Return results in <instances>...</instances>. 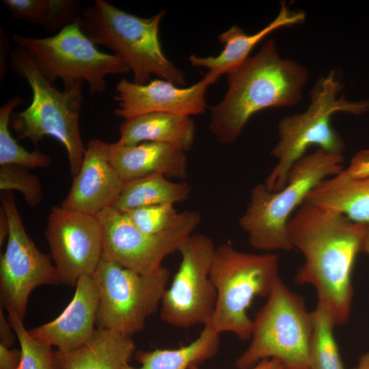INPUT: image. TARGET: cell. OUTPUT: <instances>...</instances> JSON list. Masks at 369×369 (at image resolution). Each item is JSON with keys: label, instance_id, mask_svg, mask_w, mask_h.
Returning <instances> with one entry per match:
<instances>
[{"label": "cell", "instance_id": "2e32d148", "mask_svg": "<svg viewBox=\"0 0 369 369\" xmlns=\"http://www.w3.org/2000/svg\"><path fill=\"white\" fill-rule=\"evenodd\" d=\"M125 184L109 163L107 142L92 139L87 144L80 170L60 206L96 216L113 206Z\"/></svg>", "mask_w": 369, "mask_h": 369}, {"label": "cell", "instance_id": "484cf974", "mask_svg": "<svg viewBox=\"0 0 369 369\" xmlns=\"http://www.w3.org/2000/svg\"><path fill=\"white\" fill-rule=\"evenodd\" d=\"M312 335L310 346L311 369H344L333 329L336 325L329 311L317 303L311 312Z\"/></svg>", "mask_w": 369, "mask_h": 369}, {"label": "cell", "instance_id": "e0dca14e", "mask_svg": "<svg viewBox=\"0 0 369 369\" xmlns=\"http://www.w3.org/2000/svg\"><path fill=\"white\" fill-rule=\"evenodd\" d=\"M70 303L56 318L29 330L31 336L67 353L83 346L96 328L100 295L94 274L77 281Z\"/></svg>", "mask_w": 369, "mask_h": 369}, {"label": "cell", "instance_id": "9a60e30c", "mask_svg": "<svg viewBox=\"0 0 369 369\" xmlns=\"http://www.w3.org/2000/svg\"><path fill=\"white\" fill-rule=\"evenodd\" d=\"M219 77L208 72L198 82L182 87L161 79L139 85L121 79L116 84L114 113L124 120L150 113L191 116L202 114L207 107L206 92Z\"/></svg>", "mask_w": 369, "mask_h": 369}, {"label": "cell", "instance_id": "7a4b0ae2", "mask_svg": "<svg viewBox=\"0 0 369 369\" xmlns=\"http://www.w3.org/2000/svg\"><path fill=\"white\" fill-rule=\"evenodd\" d=\"M308 79L305 66L282 58L275 42L266 40L254 55L227 74L223 98L210 107L209 131L219 143L233 144L256 113L299 102Z\"/></svg>", "mask_w": 369, "mask_h": 369}, {"label": "cell", "instance_id": "f1b7e54d", "mask_svg": "<svg viewBox=\"0 0 369 369\" xmlns=\"http://www.w3.org/2000/svg\"><path fill=\"white\" fill-rule=\"evenodd\" d=\"M0 189L20 192L25 202L31 208L43 200L42 187L38 178L28 168L18 165H0Z\"/></svg>", "mask_w": 369, "mask_h": 369}, {"label": "cell", "instance_id": "277c9868", "mask_svg": "<svg viewBox=\"0 0 369 369\" xmlns=\"http://www.w3.org/2000/svg\"><path fill=\"white\" fill-rule=\"evenodd\" d=\"M8 64L14 74L28 82L33 94L30 105L11 116V126L18 139H29L34 145L46 136L57 139L66 150L70 173L75 177L85 150L79 126L83 81L63 92L58 91L19 46L11 51Z\"/></svg>", "mask_w": 369, "mask_h": 369}, {"label": "cell", "instance_id": "6da1fadb", "mask_svg": "<svg viewBox=\"0 0 369 369\" xmlns=\"http://www.w3.org/2000/svg\"><path fill=\"white\" fill-rule=\"evenodd\" d=\"M366 227V223L353 221L336 210L307 202L288 222L290 242L305 260L294 281L314 286L317 303L329 311L336 325L345 324L350 316L352 271Z\"/></svg>", "mask_w": 369, "mask_h": 369}, {"label": "cell", "instance_id": "d590c367", "mask_svg": "<svg viewBox=\"0 0 369 369\" xmlns=\"http://www.w3.org/2000/svg\"><path fill=\"white\" fill-rule=\"evenodd\" d=\"M10 230V222L7 214L1 205L0 206V247L3 245L4 241L8 238Z\"/></svg>", "mask_w": 369, "mask_h": 369}, {"label": "cell", "instance_id": "d6986e66", "mask_svg": "<svg viewBox=\"0 0 369 369\" xmlns=\"http://www.w3.org/2000/svg\"><path fill=\"white\" fill-rule=\"evenodd\" d=\"M305 19L304 12L291 11L285 2H282L277 16L258 32L247 34L241 27L232 25L217 37L224 44L219 55L200 57L193 54L189 57V62L193 66L208 68V72L219 78L240 67L253 49L267 35L283 27L300 25Z\"/></svg>", "mask_w": 369, "mask_h": 369}, {"label": "cell", "instance_id": "5bb4252c", "mask_svg": "<svg viewBox=\"0 0 369 369\" xmlns=\"http://www.w3.org/2000/svg\"><path fill=\"white\" fill-rule=\"evenodd\" d=\"M45 237L61 284L76 286L85 275H93L102 254V230L94 215L52 208Z\"/></svg>", "mask_w": 369, "mask_h": 369}, {"label": "cell", "instance_id": "ac0fdd59", "mask_svg": "<svg viewBox=\"0 0 369 369\" xmlns=\"http://www.w3.org/2000/svg\"><path fill=\"white\" fill-rule=\"evenodd\" d=\"M109 163L125 182L154 174L184 180L187 177V158L184 151L175 146L156 142L135 145L107 143Z\"/></svg>", "mask_w": 369, "mask_h": 369}, {"label": "cell", "instance_id": "74e56055", "mask_svg": "<svg viewBox=\"0 0 369 369\" xmlns=\"http://www.w3.org/2000/svg\"><path fill=\"white\" fill-rule=\"evenodd\" d=\"M351 369H369V351L363 354L355 367Z\"/></svg>", "mask_w": 369, "mask_h": 369}, {"label": "cell", "instance_id": "5b68a950", "mask_svg": "<svg viewBox=\"0 0 369 369\" xmlns=\"http://www.w3.org/2000/svg\"><path fill=\"white\" fill-rule=\"evenodd\" d=\"M343 161L342 154L318 148L294 165L282 189L271 192L264 183L254 187L238 221L250 245L267 252L293 250L287 233L290 218L320 182L343 170Z\"/></svg>", "mask_w": 369, "mask_h": 369}, {"label": "cell", "instance_id": "f546056e", "mask_svg": "<svg viewBox=\"0 0 369 369\" xmlns=\"http://www.w3.org/2000/svg\"><path fill=\"white\" fill-rule=\"evenodd\" d=\"M174 204L141 207L124 213L141 232L154 234L166 230L175 220L178 212Z\"/></svg>", "mask_w": 369, "mask_h": 369}, {"label": "cell", "instance_id": "9c48e42d", "mask_svg": "<svg viewBox=\"0 0 369 369\" xmlns=\"http://www.w3.org/2000/svg\"><path fill=\"white\" fill-rule=\"evenodd\" d=\"M12 38L54 87L57 79L62 80L65 90L79 81H85L89 94L92 96L105 92L106 76L131 72L119 57L99 51L78 23L67 25L47 38H34L18 33Z\"/></svg>", "mask_w": 369, "mask_h": 369}, {"label": "cell", "instance_id": "ba28073f", "mask_svg": "<svg viewBox=\"0 0 369 369\" xmlns=\"http://www.w3.org/2000/svg\"><path fill=\"white\" fill-rule=\"evenodd\" d=\"M312 328L303 298L279 277L253 320L250 344L236 359V368L249 369L262 360L276 359L286 369H311Z\"/></svg>", "mask_w": 369, "mask_h": 369}, {"label": "cell", "instance_id": "44dd1931", "mask_svg": "<svg viewBox=\"0 0 369 369\" xmlns=\"http://www.w3.org/2000/svg\"><path fill=\"white\" fill-rule=\"evenodd\" d=\"M135 346L131 337L101 328L81 347L55 351L59 369H122L128 364Z\"/></svg>", "mask_w": 369, "mask_h": 369}, {"label": "cell", "instance_id": "1f68e13d", "mask_svg": "<svg viewBox=\"0 0 369 369\" xmlns=\"http://www.w3.org/2000/svg\"><path fill=\"white\" fill-rule=\"evenodd\" d=\"M20 361V348L10 349L0 344V369H19Z\"/></svg>", "mask_w": 369, "mask_h": 369}, {"label": "cell", "instance_id": "8fae6325", "mask_svg": "<svg viewBox=\"0 0 369 369\" xmlns=\"http://www.w3.org/2000/svg\"><path fill=\"white\" fill-rule=\"evenodd\" d=\"M96 217L102 230V256L145 275L156 271L167 256L178 251L202 219L197 211L183 210L166 230L150 234L139 230L112 206Z\"/></svg>", "mask_w": 369, "mask_h": 369}, {"label": "cell", "instance_id": "ffe728a7", "mask_svg": "<svg viewBox=\"0 0 369 369\" xmlns=\"http://www.w3.org/2000/svg\"><path fill=\"white\" fill-rule=\"evenodd\" d=\"M121 145L156 142L189 151L195 137V124L189 116L150 113L124 120L119 128Z\"/></svg>", "mask_w": 369, "mask_h": 369}, {"label": "cell", "instance_id": "7c38bea8", "mask_svg": "<svg viewBox=\"0 0 369 369\" xmlns=\"http://www.w3.org/2000/svg\"><path fill=\"white\" fill-rule=\"evenodd\" d=\"M215 249L211 238L195 232L181 245L178 269L161 302L163 322L184 329L209 322L217 300L210 277Z\"/></svg>", "mask_w": 369, "mask_h": 369}, {"label": "cell", "instance_id": "d6a6232c", "mask_svg": "<svg viewBox=\"0 0 369 369\" xmlns=\"http://www.w3.org/2000/svg\"><path fill=\"white\" fill-rule=\"evenodd\" d=\"M17 336L12 328L8 318H6L2 309L0 310V344L10 348L14 343Z\"/></svg>", "mask_w": 369, "mask_h": 369}, {"label": "cell", "instance_id": "cb8c5ba5", "mask_svg": "<svg viewBox=\"0 0 369 369\" xmlns=\"http://www.w3.org/2000/svg\"><path fill=\"white\" fill-rule=\"evenodd\" d=\"M198 337L188 345L178 348L139 351L136 360L139 368L126 364L122 369H189L192 364H200L216 355L219 347V334L208 324Z\"/></svg>", "mask_w": 369, "mask_h": 369}, {"label": "cell", "instance_id": "7402d4cb", "mask_svg": "<svg viewBox=\"0 0 369 369\" xmlns=\"http://www.w3.org/2000/svg\"><path fill=\"white\" fill-rule=\"evenodd\" d=\"M304 202L336 210L355 222L369 223V177H353L343 169L320 182Z\"/></svg>", "mask_w": 369, "mask_h": 369}, {"label": "cell", "instance_id": "603a6c76", "mask_svg": "<svg viewBox=\"0 0 369 369\" xmlns=\"http://www.w3.org/2000/svg\"><path fill=\"white\" fill-rule=\"evenodd\" d=\"M191 193L187 182H172L154 174L126 182L112 207L125 213L134 209L160 204H174L187 200Z\"/></svg>", "mask_w": 369, "mask_h": 369}, {"label": "cell", "instance_id": "4316f807", "mask_svg": "<svg viewBox=\"0 0 369 369\" xmlns=\"http://www.w3.org/2000/svg\"><path fill=\"white\" fill-rule=\"evenodd\" d=\"M23 102L18 96H12L0 108V165H12L30 168H46L51 159L38 148L29 152L19 145L9 130L14 109Z\"/></svg>", "mask_w": 369, "mask_h": 369}, {"label": "cell", "instance_id": "836d02e7", "mask_svg": "<svg viewBox=\"0 0 369 369\" xmlns=\"http://www.w3.org/2000/svg\"><path fill=\"white\" fill-rule=\"evenodd\" d=\"M11 51H10L9 41L7 37L6 33H5L3 29H2V25H1V60H0V75L1 81L4 79L6 71V55H10Z\"/></svg>", "mask_w": 369, "mask_h": 369}, {"label": "cell", "instance_id": "30bf717a", "mask_svg": "<svg viewBox=\"0 0 369 369\" xmlns=\"http://www.w3.org/2000/svg\"><path fill=\"white\" fill-rule=\"evenodd\" d=\"M94 277L100 295L97 327L131 337L161 305L170 272L162 266L141 274L102 256Z\"/></svg>", "mask_w": 369, "mask_h": 369}, {"label": "cell", "instance_id": "e575fe53", "mask_svg": "<svg viewBox=\"0 0 369 369\" xmlns=\"http://www.w3.org/2000/svg\"><path fill=\"white\" fill-rule=\"evenodd\" d=\"M189 369H200L198 365L192 364ZM249 369H286L281 361L276 359H266L260 361Z\"/></svg>", "mask_w": 369, "mask_h": 369}, {"label": "cell", "instance_id": "4dcf8cb0", "mask_svg": "<svg viewBox=\"0 0 369 369\" xmlns=\"http://www.w3.org/2000/svg\"><path fill=\"white\" fill-rule=\"evenodd\" d=\"M344 170L353 177H369V150L357 152L352 159L348 167Z\"/></svg>", "mask_w": 369, "mask_h": 369}, {"label": "cell", "instance_id": "83f0119b", "mask_svg": "<svg viewBox=\"0 0 369 369\" xmlns=\"http://www.w3.org/2000/svg\"><path fill=\"white\" fill-rule=\"evenodd\" d=\"M8 312V320L20 344L21 361L19 369H59L55 351L49 344L31 336L22 319L13 312Z\"/></svg>", "mask_w": 369, "mask_h": 369}, {"label": "cell", "instance_id": "3957f363", "mask_svg": "<svg viewBox=\"0 0 369 369\" xmlns=\"http://www.w3.org/2000/svg\"><path fill=\"white\" fill-rule=\"evenodd\" d=\"M165 14L161 10L141 18L106 1L95 0L81 10L78 23L94 44L110 49L128 66L135 83L146 84L155 75L182 87L184 74L165 56L159 40V25Z\"/></svg>", "mask_w": 369, "mask_h": 369}, {"label": "cell", "instance_id": "52a82bcc", "mask_svg": "<svg viewBox=\"0 0 369 369\" xmlns=\"http://www.w3.org/2000/svg\"><path fill=\"white\" fill-rule=\"evenodd\" d=\"M279 263L275 253H247L230 243L216 247L210 277L217 300L206 324L219 334L230 332L241 340L250 339L253 320L247 310L255 297L270 295L279 277Z\"/></svg>", "mask_w": 369, "mask_h": 369}, {"label": "cell", "instance_id": "4fadbf2b", "mask_svg": "<svg viewBox=\"0 0 369 369\" xmlns=\"http://www.w3.org/2000/svg\"><path fill=\"white\" fill-rule=\"evenodd\" d=\"M1 205L10 222L6 247L0 259L1 300L8 312L23 319L29 295L36 288L61 283L49 256L28 236L12 192L1 193Z\"/></svg>", "mask_w": 369, "mask_h": 369}, {"label": "cell", "instance_id": "d4e9b609", "mask_svg": "<svg viewBox=\"0 0 369 369\" xmlns=\"http://www.w3.org/2000/svg\"><path fill=\"white\" fill-rule=\"evenodd\" d=\"M13 18L40 25L48 31H59L79 22L81 1L79 0H3Z\"/></svg>", "mask_w": 369, "mask_h": 369}, {"label": "cell", "instance_id": "8992f818", "mask_svg": "<svg viewBox=\"0 0 369 369\" xmlns=\"http://www.w3.org/2000/svg\"><path fill=\"white\" fill-rule=\"evenodd\" d=\"M343 87L332 70L318 80L310 93V105L302 113L284 117L279 122V141L271 150L277 162L264 182L272 192L286 184L294 165L312 146L335 154H342L344 142L331 125V117L338 112L360 115L369 111V100L350 101L337 95Z\"/></svg>", "mask_w": 369, "mask_h": 369}, {"label": "cell", "instance_id": "8d00e7d4", "mask_svg": "<svg viewBox=\"0 0 369 369\" xmlns=\"http://www.w3.org/2000/svg\"><path fill=\"white\" fill-rule=\"evenodd\" d=\"M361 251L369 256V223L366 224L364 235L362 239Z\"/></svg>", "mask_w": 369, "mask_h": 369}]
</instances>
